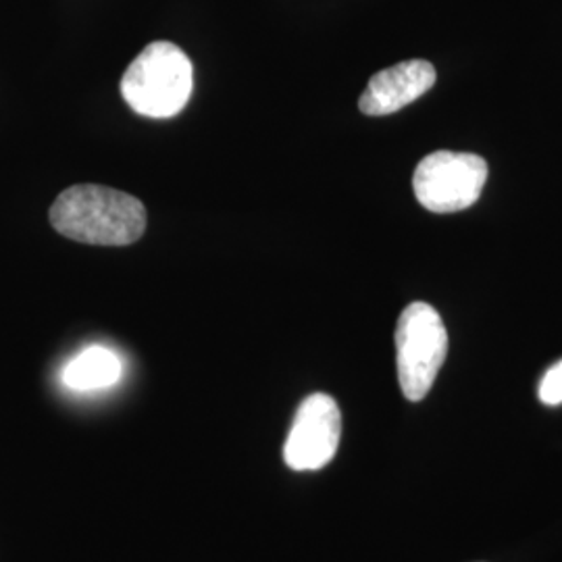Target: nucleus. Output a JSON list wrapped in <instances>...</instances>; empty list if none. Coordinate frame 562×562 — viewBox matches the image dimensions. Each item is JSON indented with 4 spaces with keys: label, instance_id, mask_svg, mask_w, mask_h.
<instances>
[{
    "label": "nucleus",
    "instance_id": "0eeeda50",
    "mask_svg": "<svg viewBox=\"0 0 562 562\" xmlns=\"http://www.w3.org/2000/svg\"><path fill=\"white\" fill-rule=\"evenodd\" d=\"M121 371L120 357L113 350L92 346L63 369V383L76 392L104 390L120 382Z\"/></svg>",
    "mask_w": 562,
    "mask_h": 562
},
{
    "label": "nucleus",
    "instance_id": "39448f33",
    "mask_svg": "<svg viewBox=\"0 0 562 562\" xmlns=\"http://www.w3.org/2000/svg\"><path fill=\"white\" fill-rule=\"evenodd\" d=\"M341 413L329 394H311L301 402L283 446V461L292 471H317L338 452Z\"/></svg>",
    "mask_w": 562,
    "mask_h": 562
},
{
    "label": "nucleus",
    "instance_id": "423d86ee",
    "mask_svg": "<svg viewBox=\"0 0 562 562\" xmlns=\"http://www.w3.org/2000/svg\"><path fill=\"white\" fill-rule=\"evenodd\" d=\"M438 80L436 67L429 60H402L394 67L378 71L359 99V109L369 117L398 113L411 102L422 99Z\"/></svg>",
    "mask_w": 562,
    "mask_h": 562
},
{
    "label": "nucleus",
    "instance_id": "6e6552de",
    "mask_svg": "<svg viewBox=\"0 0 562 562\" xmlns=\"http://www.w3.org/2000/svg\"><path fill=\"white\" fill-rule=\"evenodd\" d=\"M540 401L548 406L562 404V361L546 371L540 383Z\"/></svg>",
    "mask_w": 562,
    "mask_h": 562
},
{
    "label": "nucleus",
    "instance_id": "7ed1b4c3",
    "mask_svg": "<svg viewBox=\"0 0 562 562\" xmlns=\"http://www.w3.org/2000/svg\"><path fill=\"white\" fill-rule=\"evenodd\" d=\"M396 369L404 398L422 402L448 357V331L440 313L427 302H411L396 325Z\"/></svg>",
    "mask_w": 562,
    "mask_h": 562
},
{
    "label": "nucleus",
    "instance_id": "f257e3e1",
    "mask_svg": "<svg viewBox=\"0 0 562 562\" xmlns=\"http://www.w3.org/2000/svg\"><path fill=\"white\" fill-rule=\"evenodd\" d=\"M48 217L60 236L92 246H130L146 232V209L136 196L97 183L60 192Z\"/></svg>",
    "mask_w": 562,
    "mask_h": 562
},
{
    "label": "nucleus",
    "instance_id": "20e7f679",
    "mask_svg": "<svg viewBox=\"0 0 562 562\" xmlns=\"http://www.w3.org/2000/svg\"><path fill=\"white\" fill-rule=\"evenodd\" d=\"M487 173V162L480 155L438 150L417 165L413 190L427 211L459 213L480 201Z\"/></svg>",
    "mask_w": 562,
    "mask_h": 562
},
{
    "label": "nucleus",
    "instance_id": "f03ea898",
    "mask_svg": "<svg viewBox=\"0 0 562 562\" xmlns=\"http://www.w3.org/2000/svg\"><path fill=\"white\" fill-rule=\"evenodd\" d=\"M194 90V67L173 42L148 44L121 78V97L138 115L167 120L183 111Z\"/></svg>",
    "mask_w": 562,
    "mask_h": 562
}]
</instances>
